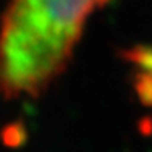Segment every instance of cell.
<instances>
[{
    "mask_svg": "<svg viewBox=\"0 0 152 152\" xmlns=\"http://www.w3.org/2000/svg\"><path fill=\"white\" fill-rule=\"evenodd\" d=\"M107 2H110V0H100V3H102V5H105Z\"/></svg>",
    "mask_w": 152,
    "mask_h": 152,
    "instance_id": "3957f363",
    "label": "cell"
},
{
    "mask_svg": "<svg viewBox=\"0 0 152 152\" xmlns=\"http://www.w3.org/2000/svg\"><path fill=\"white\" fill-rule=\"evenodd\" d=\"M139 65L144 66V73L141 75L139 92L146 102H152V55H141Z\"/></svg>",
    "mask_w": 152,
    "mask_h": 152,
    "instance_id": "7a4b0ae2",
    "label": "cell"
},
{
    "mask_svg": "<svg viewBox=\"0 0 152 152\" xmlns=\"http://www.w3.org/2000/svg\"><path fill=\"white\" fill-rule=\"evenodd\" d=\"M100 0H12L0 28V92L37 97L63 73Z\"/></svg>",
    "mask_w": 152,
    "mask_h": 152,
    "instance_id": "6da1fadb",
    "label": "cell"
}]
</instances>
